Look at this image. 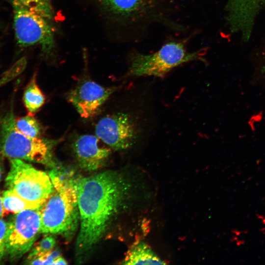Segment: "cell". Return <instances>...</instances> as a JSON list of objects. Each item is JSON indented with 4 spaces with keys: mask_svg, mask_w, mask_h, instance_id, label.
Listing matches in <instances>:
<instances>
[{
    "mask_svg": "<svg viewBox=\"0 0 265 265\" xmlns=\"http://www.w3.org/2000/svg\"><path fill=\"white\" fill-rule=\"evenodd\" d=\"M127 189L123 178L111 171L79 179L78 253L88 252L103 238L122 205Z\"/></svg>",
    "mask_w": 265,
    "mask_h": 265,
    "instance_id": "1",
    "label": "cell"
},
{
    "mask_svg": "<svg viewBox=\"0 0 265 265\" xmlns=\"http://www.w3.org/2000/svg\"><path fill=\"white\" fill-rule=\"evenodd\" d=\"M53 190L41 207V233L70 236L79 220L77 183L72 176L49 174Z\"/></svg>",
    "mask_w": 265,
    "mask_h": 265,
    "instance_id": "2",
    "label": "cell"
},
{
    "mask_svg": "<svg viewBox=\"0 0 265 265\" xmlns=\"http://www.w3.org/2000/svg\"><path fill=\"white\" fill-rule=\"evenodd\" d=\"M0 151L9 159H17L39 163L52 168L58 167L53 155L56 142L53 140L29 137L15 125L12 110L0 118Z\"/></svg>",
    "mask_w": 265,
    "mask_h": 265,
    "instance_id": "3",
    "label": "cell"
},
{
    "mask_svg": "<svg viewBox=\"0 0 265 265\" xmlns=\"http://www.w3.org/2000/svg\"><path fill=\"white\" fill-rule=\"evenodd\" d=\"M10 161L5 180L7 187L37 208H40L53 190L49 174L24 160L13 159Z\"/></svg>",
    "mask_w": 265,
    "mask_h": 265,
    "instance_id": "4",
    "label": "cell"
},
{
    "mask_svg": "<svg viewBox=\"0 0 265 265\" xmlns=\"http://www.w3.org/2000/svg\"><path fill=\"white\" fill-rule=\"evenodd\" d=\"M202 57L201 51L189 53L183 43L170 42L154 53L136 54L132 60L129 75L163 78L173 68Z\"/></svg>",
    "mask_w": 265,
    "mask_h": 265,
    "instance_id": "5",
    "label": "cell"
},
{
    "mask_svg": "<svg viewBox=\"0 0 265 265\" xmlns=\"http://www.w3.org/2000/svg\"><path fill=\"white\" fill-rule=\"evenodd\" d=\"M13 7L14 29L18 44L24 47L40 45L42 52L49 54L54 47L51 21L14 0Z\"/></svg>",
    "mask_w": 265,
    "mask_h": 265,
    "instance_id": "6",
    "label": "cell"
},
{
    "mask_svg": "<svg viewBox=\"0 0 265 265\" xmlns=\"http://www.w3.org/2000/svg\"><path fill=\"white\" fill-rule=\"evenodd\" d=\"M41 207L16 213L8 222L6 255L11 260L29 251L41 233Z\"/></svg>",
    "mask_w": 265,
    "mask_h": 265,
    "instance_id": "7",
    "label": "cell"
},
{
    "mask_svg": "<svg viewBox=\"0 0 265 265\" xmlns=\"http://www.w3.org/2000/svg\"><path fill=\"white\" fill-rule=\"evenodd\" d=\"M96 135L114 150L131 148L135 143L138 131L132 117L124 113H116L102 118L95 127Z\"/></svg>",
    "mask_w": 265,
    "mask_h": 265,
    "instance_id": "8",
    "label": "cell"
},
{
    "mask_svg": "<svg viewBox=\"0 0 265 265\" xmlns=\"http://www.w3.org/2000/svg\"><path fill=\"white\" fill-rule=\"evenodd\" d=\"M116 87H104L91 80H85L72 89L67 95L80 115L88 118L95 115Z\"/></svg>",
    "mask_w": 265,
    "mask_h": 265,
    "instance_id": "9",
    "label": "cell"
},
{
    "mask_svg": "<svg viewBox=\"0 0 265 265\" xmlns=\"http://www.w3.org/2000/svg\"><path fill=\"white\" fill-rule=\"evenodd\" d=\"M100 143L99 138L92 134L82 135L75 140L72 148L80 168L86 171H94L105 165L110 151Z\"/></svg>",
    "mask_w": 265,
    "mask_h": 265,
    "instance_id": "10",
    "label": "cell"
},
{
    "mask_svg": "<svg viewBox=\"0 0 265 265\" xmlns=\"http://www.w3.org/2000/svg\"><path fill=\"white\" fill-rule=\"evenodd\" d=\"M265 6V0H228L226 19L230 29L248 34L252 31L255 19Z\"/></svg>",
    "mask_w": 265,
    "mask_h": 265,
    "instance_id": "11",
    "label": "cell"
},
{
    "mask_svg": "<svg viewBox=\"0 0 265 265\" xmlns=\"http://www.w3.org/2000/svg\"><path fill=\"white\" fill-rule=\"evenodd\" d=\"M152 0H101L111 13L122 17H132L148 9Z\"/></svg>",
    "mask_w": 265,
    "mask_h": 265,
    "instance_id": "12",
    "label": "cell"
},
{
    "mask_svg": "<svg viewBox=\"0 0 265 265\" xmlns=\"http://www.w3.org/2000/svg\"><path fill=\"white\" fill-rule=\"evenodd\" d=\"M122 264L124 265H162L166 263L146 243L143 241H138L131 246Z\"/></svg>",
    "mask_w": 265,
    "mask_h": 265,
    "instance_id": "13",
    "label": "cell"
},
{
    "mask_svg": "<svg viewBox=\"0 0 265 265\" xmlns=\"http://www.w3.org/2000/svg\"><path fill=\"white\" fill-rule=\"evenodd\" d=\"M23 99L28 114L32 116L44 104L45 97L36 83L35 75H33L26 86Z\"/></svg>",
    "mask_w": 265,
    "mask_h": 265,
    "instance_id": "14",
    "label": "cell"
},
{
    "mask_svg": "<svg viewBox=\"0 0 265 265\" xmlns=\"http://www.w3.org/2000/svg\"><path fill=\"white\" fill-rule=\"evenodd\" d=\"M2 201L5 211L15 214L27 209H37L9 189L3 193Z\"/></svg>",
    "mask_w": 265,
    "mask_h": 265,
    "instance_id": "15",
    "label": "cell"
},
{
    "mask_svg": "<svg viewBox=\"0 0 265 265\" xmlns=\"http://www.w3.org/2000/svg\"><path fill=\"white\" fill-rule=\"evenodd\" d=\"M15 125L19 131L29 137H41V126L33 116L28 114L15 118Z\"/></svg>",
    "mask_w": 265,
    "mask_h": 265,
    "instance_id": "16",
    "label": "cell"
},
{
    "mask_svg": "<svg viewBox=\"0 0 265 265\" xmlns=\"http://www.w3.org/2000/svg\"><path fill=\"white\" fill-rule=\"evenodd\" d=\"M53 234H47L31 250L27 257L48 253L54 250L56 240Z\"/></svg>",
    "mask_w": 265,
    "mask_h": 265,
    "instance_id": "17",
    "label": "cell"
},
{
    "mask_svg": "<svg viewBox=\"0 0 265 265\" xmlns=\"http://www.w3.org/2000/svg\"><path fill=\"white\" fill-rule=\"evenodd\" d=\"M26 63L27 61L25 57L21 58L17 61L2 75L0 79V87L21 74L26 68Z\"/></svg>",
    "mask_w": 265,
    "mask_h": 265,
    "instance_id": "18",
    "label": "cell"
},
{
    "mask_svg": "<svg viewBox=\"0 0 265 265\" xmlns=\"http://www.w3.org/2000/svg\"><path fill=\"white\" fill-rule=\"evenodd\" d=\"M60 256L59 251L53 250L48 253L27 257L25 263L30 265H54L56 259Z\"/></svg>",
    "mask_w": 265,
    "mask_h": 265,
    "instance_id": "19",
    "label": "cell"
},
{
    "mask_svg": "<svg viewBox=\"0 0 265 265\" xmlns=\"http://www.w3.org/2000/svg\"><path fill=\"white\" fill-rule=\"evenodd\" d=\"M8 222L0 218V263L6 256V240Z\"/></svg>",
    "mask_w": 265,
    "mask_h": 265,
    "instance_id": "20",
    "label": "cell"
},
{
    "mask_svg": "<svg viewBox=\"0 0 265 265\" xmlns=\"http://www.w3.org/2000/svg\"><path fill=\"white\" fill-rule=\"evenodd\" d=\"M66 261L61 256L59 257L55 262L54 265H67Z\"/></svg>",
    "mask_w": 265,
    "mask_h": 265,
    "instance_id": "21",
    "label": "cell"
},
{
    "mask_svg": "<svg viewBox=\"0 0 265 265\" xmlns=\"http://www.w3.org/2000/svg\"><path fill=\"white\" fill-rule=\"evenodd\" d=\"M5 211L3 206L2 196L0 193V218L2 217L5 213Z\"/></svg>",
    "mask_w": 265,
    "mask_h": 265,
    "instance_id": "22",
    "label": "cell"
},
{
    "mask_svg": "<svg viewBox=\"0 0 265 265\" xmlns=\"http://www.w3.org/2000/svg\"><path fill=\"white\" fill-rule=\"evenodd\" d=\"M1 176H2V170H1V168L0 166V181L1 180Z\"/></svg>",
    "mask_w": 265,
    "mask_h": 265,
    "instance_id": "23",
    "label": "cell"
},
{
    "mask_svg": "<svg viewBox=\"0 0 265 265\" xmlns=\"http://www.w3.org/2000/svg\"><path fill=\"white\" fill-rule=\"evenodd\" d=\"M45 0V1H50V0Z\"/></svg>",
    "mask_w": 265,
    "mask_h": 265,
    "instance_id": "24",
    "label": "cell"
}]
</instances>
